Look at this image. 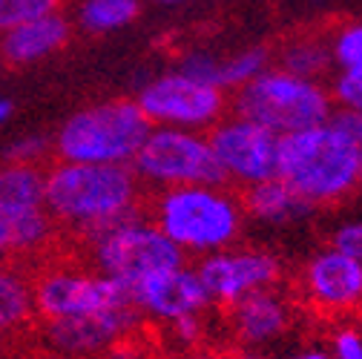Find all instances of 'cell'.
<instances>
[{
  "mask_svg": "<svg viewBox=\"0 0 362 359\" xmlns=\"http://www.w3.org/2000/svg\"><path fill=\"white\" fill-rule=\"evenodd\" d=\"M43 207L64 233L83 242L110 224L141 213L144 184L129 164L52 161L47 167Z\"/></svg>",
  "mask_w": 362,
  "mask_h": 359,
  "instance_id": "6da1fadb",
  "label": "cell"
},
{
  "mask_svg": "<svg viewBox=\"0 0 362 359\" xmlns=\"http://www.w3.org/2000/svg\"><path fill=\"white\" fill-rule=\"evenodd\" d=\"M276 178L313 210L342 204L359 190V147L328 118L279 139Z\"/></svg>",
  "mask_w": 362,
  "mask_h": 359,
  "instance_id": "7a4b0ae2",
  "label": "cell"
},
{
  "mask_svg": "<svg viewBox=\"0 0 362 359\" xmlns=\"http://www.w3.org/2000/svg\"><path fill=\"white\" fill-rule=\"evenodd\" d=\"M147 218L190 256H210L242 239L245 204L230 184H181L158 190L147 204Z\"/></svg>",
  "mask_w": 362,
  "mask_h": 359,
  "instance_id": "3957f363",
  "label": "cell"
},
{
  "mask_svg": "<svg viewBox=\"0 0 362 359\" xmlns=\"http://www.w3.org/2000/svg\"><path fill=\"white\" fill-rule=\"evenodd\" d=\"M230 110L282 139L325 124L334 115V101L322 81L299 78L282 66H267L253 81L233 89Z\"/></svg>",
  "mask_w": 362,
  "mask_h": 359,
  "instance_id": "277c9868",
  "label": "cell"
},
{
  "mask_svg": "<svg viewBox=\"0 0 362 359\" xmlns=\"http://www.w3.org/2000/svg\"><path fill=\"white\" fill-rule=\"evenodd\" d=\"M141 107L129 98L93 104L75 112L52 141L55 161L78 164H129L150 132Z\"/></svg>",
  "mask_w": 362,
  "mask_h": 359,
  "instance_id": "5b68a950",
  "label": "cell"
},
{
  "mask_svg": "<svg viewBox=\"0 0 362 359\" xmlns=\"http://www.w3.org/2000/svg\"><path fill=\"white\" fill-rule=\"evenodd\" d=\"M83 245L95 271L127 288L161 271H173L187 259L147 218V210L110 224L95 236L83 239Z\"/></svg>",
  "mask_w": 362,
  "mask_h": 359,
  "instance_id": "8992f818",
  "label": "cell"
},
{
  "mask_svg": "<svg viewBox=\"0 0 362 359\" xmlns=\"http://www.w3.org/2000/svg\"><path fill=\"white\" fill-rule=\"evenodd\" d=\"M129 167L141 184L158 190L181 184H224L207 132L196 129L150 126Z\"/></svg>",
  "mask_w": 362,
  "mask_h": 359,
  "instance_id": "52a82bcc",
  "label": "cell"
},
{
  "mask_svg": "<svg viewBox=\"0 0 362 359\" xmlns=\"http://www.w3.org/2000/svg\"><path fill=\"white\" fill-rule=\"evenodd\" d=\"M153 126H178L207 132L230 110V98L221 86L190 78L185 72H164L144 83L135 98Z\"/></svg>",
  "mask_w": 362,
  "mask_h": 359,
  "instance_id": "ba28073f",
  "label": "cell"
},
{
  "mask_svg": "<svg viewBox=\"0 0 362 359\" xmlns=\"http://www.w3.org/2000/svg\"><path fill=\"white\" fill-rule=\"evenodd\" d=\"M207 141L224 184L245 190L276 175L279 136L250 118H242L236 112L224 115L207 129Z\"/></svg>",
  "mask_w": 362,
  "mask_h": 359,
  "instance_id": "9c48e42d",
  "label": "cell"
},
{
  "mask_svg": "<svg viewBox=\"0 0 362 359\" xmlns=\"http://www.w3.org/2000/svg\"><path fill=\"white\" fill-rule=\"evenodd\" d=\"M299 299L322 319L362 317V261L334 245L316 250L299 271Z\"/></svg>",
  "mask_w": 362,
  "mask_h": 359,
  "instance_id": "30bf717a",
  "label": "cell"
},
{
  "mask_svg": "<svg viewBox=\"0 0 362 359\" xmlns=\"http://www.w3.org/2000/svg\"><path fill=\"white\" fill-rule=\"evenodd\" d=\"M196 271L202 276V285L207 288L210 302L230 307L253 290L276 288L282 282V259L264 247L230 245L210 256H202Z\"/></svg>",
  "mask_w": 362,
  "mask_h": 359,
  "instance_id": "8fae6325",
  "label": "cell"
},
{
  "mask_svg": "<svg viewBox=\"0 0 362 359\" xmlns=\"http://www.w3.org/2000/svg\"><path fill=\"white\" fill-rule=\"evenodd\" d=\"M139 325H141V313L135 310V305H118L95 313H81V317L43 322L40 336L47 339L49 351L55 353L93 356V353L115 351L118 345L132 339Z\"/></svg>",
  "mask_w": 362,
  "mask_h": 359,
  "instance_id": "7c38bea8",
  "label": "cell"
},
{
  "mask_svg": "<svg viewBox=\"0 0 362 359\" xmlns=\"http://www.w3.org/2000/svg\"><path fill=\"white\" fill-rule=\"evenodd\" d=\"M132 305L141 313V319H153L156 325H173L185 317H202L210 310L207 288L196 267L178 264L173 271H161L156 276L141 279L129 288Z\"/></svg>",
  "mask_w": 362,
  "mask_h": 359,
  "instance_id": "4fadbf2b",
  "label": "cell"
},
{
  "mask_svg": "<svg viewBox=\"0 0 362 359\" xmlns=\"http://www.w3.org/2000/svg\"><path fill=\"white\" fill-rule=\"evenodd\" d=\"M293 325V305L276 288H262L228 307V331L239 351H262L288 336Z\"/></svg>",
  "mask_w": 362,
  "mask_h": 359,
  "instance_id": "5bb4252c",
  "label": "cell"
},
{
  "mask_svg": "<svg viewBox=\"0 0 362 359\" xmlns=\"http://www.w3.org/2000/svg\"><path fill=\"white\" fill-rule=\"evenodd\" d=\"M69 37H72V26L61 12L43 15L37 20L21 23L4 35V40H0V61L9 69L26 66L32 61H40V58L64 49Z\"/></svg>",
  "mask_w": 362,
  "mask_h": 359,
  "instance_id": "9a60e30c",
  "label": "cell"
},
{
  "mask_svg": "<svg viewBox=\"0 0 362 359\" xmlns=\"http://www.w3.org/2000/svg\"><path fill=\"white\" fill-rule=\"evenodd\" d=\"M242 204H245V216L262 224H291V221L305 218L313 210L276 175L245 187Z\"/></svg>",
  "mask_w": 362,
  "mask_h": 359,
  "instance_id": "2e32d148",
  "label": "cell"
},
{
  "mask_svg": "<svg viewBox=\"0 0 362 359\" xmlns=\"http://www.w3.org/2000/svg\"><path fill=\"white\" fill-rule=\"evenodd\" d=\"M32 279L12 264H0V334H23L35 325Z\"/></svg>",
  "mask_w": 362,
  "mask_h": 359,
  "instance_id": "e0dca14e",
  "label": "cell"
},
{
  "mask_svg": "<svg viewBox=\"0 0 362 359\" xmlns=\"http://www.w3.org/2000/svg\"><path fill=\"white\" fill-rule=\"evenodd\" d=\"M276 61L282 69L299 75V78H313L322 81L331 69H334V58H331V40L322 32H302L288 37L279 52Z\"/></svg>",
  "mask_w": 362,
  "mask_h": 359,
  "instance_id": "ac0fdd59",
  "label": "cell"
},
{
  "mask_svg": "<svg viewBox=\"0 0 362 359\" xmlns=\"http://www.w3.org/2000/svg\"><path fill=\"white\" fill-rule=\"evenodd\" d=\"M47 167L40 164H6L0 170V210L6 216L43 207Z\"/></svg>",
  "mask_w": 362,
  "mask_h": 359,
  "instance_id": "d6986e66",
  "label": "cell"
},
{
  "mask_svg": "<svg viewBox=\"0 0 362 359\" xmlns=\"http://www.w3.org/2000/svg\"><path fill=\"white\" fill-rule=\"evenodd\" d=\"M139 9H141L139 0H83L78 12V23L81 29L93 35H104L132 23L139 18Z\"/></svg>",
  "mask_w": 362,
  "mask_h": 359,
  "instance_id": "ffe728a7",
  "label": "cell"
},
{
  "mask_svg": "<svg viewBox=\"0 0 362 359\" xmlns=\"http://www.w3.org/2000/svg\"><path fill=\"white\" fill-rule=\"evenodd\" d=\"M270 55L264 47H247L239 49L228 58H221V75H218V86L228 93V89H239L247 81H253L259 72H264L270 66Z\"/></svg>",
  "mask_w": 362,
  "mask_h": 359,
  "instance_id": "44dd1931",
  "label": "cell"
},
{
  "mask_svg": "<svg viewBox=\"0 0 362 359\" xmlns=\"http://www.w3.org/2000/svg\"><path fill=\"white\" fill-rule=\"evenodd\" d=\"M331 58L339 72H348L362 81V18L339 23L331 35Z\"/></svg>",
  "mask_w": 362,
  "mask_h": 359,
  "instance_id": "7402d4cb",
  "label": "cell"
},
{
  "mask_svg": "<svg viewBox=\"0 0 362 359\" xmlns=\"http://www.w3.org/2000/svg\"><path fill=\"white\" fill-rule=\"evenodd\" d=\"M61 6L64 0H0V32H9L43 15H52Z\"/></svg>",
  "mask_w": 362,
  "mask_h": 359,
  "instance_id": "603a6c76",
  "label": "cell"
},
{
  "mask_svg": "<svg viewBox=\"0 0 362 359\" xmlns=\"http://www.w3.org/2000/svg\"><path fill=\"white\" fill-rule=\"evenodd\" d=\"M178 72H185L190 78H199V81H207V83H216L218 86V75H221V58L207 52V49H193V52H185L175 66Z\"/></svg>",
  "mask_w": 362,
  "mask_h": 359,
  "instance_id": "cb8c5ba5",
  "label": "cell"
},
{
  "mask_svg": "<svg viewBox=\"0 0 362 359\" xmlns=\"http://www.w3.org/2000/svg\"><path fill=\"white\" fill-rule=\"evenodd\" d=\"M6 161L9 164H40V167H49L55 161L52 141H47V139H23V141H18L6 153Z\"/></svg>",
  "mask_w": 362,
  "mask_h": 359,
  "instance_id": "d4e9b609",
  "label": "cell"
},
{
  "mask_svg": "<svg viewBox=\"0 0 362 359\" xmlns=\"http://www.w3.org/2000/svg\"><path fill=\"white\" fill-rule=\"evenodd\" d=\"M328 93H331V101L339 110H362V81L359 78L337 69V75H334V81L328 86Z\"/></svg>",
  "mask_w": 362,
  "mask_h": 359,
  "instance_id": "484cf974",
  "label": "cell"
},
{
  "mask_svg": "<svg viewBox=\"0 0 362 359\" xmlns=\"http://www.w3.org/2000/svg\"><path fill=\"white\" fill-rule=\"evenodd\" d=\"M173 342L178 345V351H190V348H199L207 336V322H204V313L202 317H185L173 325H167Z\"/></svg>",
  "mask_w": 362,
  "mask_h": 359,
  "instance_id": "4316f807",
  "label": "cell"
},
{
  "mask_svg": "<svg viewBox=\"0 0 362 359\" xmlns=\"http://www.w3.org/2000/svg\"><path fill=\"white\" fill-rule=\"evenodd\" d=\"M331 245L354 259L362 261V216L359 218H348L331 233Z\"/></svg>",
  "mask_w": 362,
  "mask_h": 359,
  "instance_id": "83f0119b",
  "label": "cell"
},
{
  "mask_svg": "<svg viewBox=\"0 0 362 359\" xmlns=\"http://www.w3.org/2000/svg\"><path fill=\"white\" fill-rule=\"evenodd\" d=\"M334 359H362V334L354 325H339L331 336Z\"/></svg>",
  "mask_w": 362,
  "mask_h": 359,
  "instance_id": "f1b7e54d",
  "label": "cell"
},
{
  "mask_svg": "<svg viewBox=\"0 0 362 359\" xmlns=\"http://www.w3.org/2000/svg\"><path fill=\"white\" fill-rule=\"evenodd\" d=\"M331 121L362 150V110H339L337 115H331Z\"/></svg>",
  "mask_w": 362,
  "mask_h": 359,
  "instance_id": "f546056e",
  "label": "cell"
},
{
  "mask_svg": "<svg viewBox=\"0 0 362 359\" xmlns=\"http://www.w3.org/2000/svg\"><path fill=\"white\" fill-rule=\"evenodd\" d=\"M21 345V334H0V359H18Z\"/></svg>",
  "mask_w": 362,
  "mask_h": 359,
  "instance_id": "4dcf8cb0",
  "label": "cell"
},
{
  "mask_svg": "<svg viewBox=\"0 0 362 359\" xmlns=\"http://www.w3.org/2000/svg\"><path fill=\"white\" fill-rule=\"evenodd\" d=\"M178 359H228V356L218 353V351H210L204 345H199V348H190V351H181Z\"/></svg>",
  "mask_w": 362,
  "mask_h": 359,
  "instance_id": "1f68e13d",
  "label": "cell"
},
{
  "mask_svg": "<svg viewBox=\"0 0 362 359\" xmlns=\"http://www.w3.org/2000/svg\"><path fill=\"white\" fill-rule=\"evenodd\" d=\"M291 359H334V356H331V351H325V348H320V345H310V348L296 351Z\"/></svg>",
  "mask_w": 362,
  "mask_h": 359,
  "instance_id": "d6a6232c",
  "label": "cell"
},
{
  "mask_svg": "<svg viewBox=\"0 0 362 359\" xmlns=\"http://www.w3.org/2000/svg\"><path fill=\"white\" fill-rule=\"evenodd\" d=\"M9 253V216L0 210V259H6Z\"/></svg>",
  "mask_w": 362,
  "mask_h": 359,
  "instance_id": "836d02e7",
  "label": "cell"
},
{
  "mask_svg": "<svg viewBox=\"0 0 362 359\" xmlns=\"http://www.w3.org/2000/svg\"><path fill=\"white\" fill-rule=\"evenodd\" d=\"M228 359H267V356H259L256 351H239V353H233V356H228Z\"/></svg>",
  "mask_w": 362,
  "mask_h": 359,
  "instance_id": "e575fe53",
  "label": "cell"
},
{
  "mask_svg": "<svg viewBox=\"0 0 362 359\" xmlns=\"http://www.w3.org/2000/svg\"><path fill=\"white\" fill-rule=\"evenodd\" d=\"M9 115H12V104L9 101H0V124H4Z\"/></svg>",
  "mask_w": 362,
  "mask_h": 359,
  "instance_id": "d590c367",
  "label": "cell"
},
{
  "mask_svg": "<svg viewBox=\"0 0 362 359\" xmlns=\"http://www.w3.org/2000/svg\"><path fill=\"white\" fill-rule=\"evenodd\" d=\"M359 190H362V150H359Z\"/></svg>",
  "mask_w": 362,
  "mask_h": 359,
  "instance_id": "8d00e7d4",
  "label": "cell"
},
{
  "mask_svg": "<svg viewBox=\"0 0 362 359\" xmlns=\"http://www.w3.org/2000/svg\"><path fill=\"white\" fill-rule=\"evenodd\" d=\"M158 4H181V0H158Z\"/></svg>",
  "mask_w": 362,
  "mask_h": 359,
  "instance_id": "74e56055",
  "label": "cell"
},
{
  "mask_svg": "<svg viewBox=\"0 0 362 359\" xmlns=\"http://www.w3.org/2000/svg\"><path fill=\"white\" fill-rule=\"evenodd\" d=\"M313 4H334V0H313Z\"/></svg>",
  "mask_w": 362,
  "mask_h": 359,
  "instance_id": "f35d334b",
  "label": "cell"
}]
</instances>
